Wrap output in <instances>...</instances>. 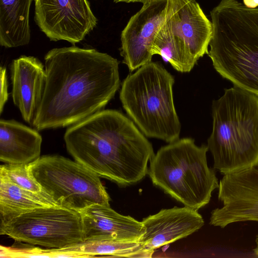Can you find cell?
Segmentation results:
<instances>
[{"label":"cell","instance_id":"cell-19","mask_svg":"<svg viewBox=\"0 0 258 258\" xmlns=\"http://www.w3.org/2000/svg\"><path fill=\"white\" fill-rule=\"evenodd\" d=\"M46 253L71 252L82 257L107 256L132 258L151 257L154 251L147 249L139 242L102 239L83 242L61 248L43 249Z\"/></svg>","mask_w":258,"mask_h":258},{"label":"cell","instance_id":"cell-21","mask_svg":"<svg viewBox=\"0 0 258 258\" xmlns=\"http://www.w3.org/2000/svg\"><path fill=\"white\" fill-rule=\"evenodd\" d=\"M0 113L2 114L9 97L7 70L6 67L2 66L0 68Z\"/></svg>","mask_w":258,"mask_h":258},{"label":"cell","instance_id":"cell-24","mask_svg":"<svg viewBox=\"0 0 258 258\" xmlns=\"http://www.w3.org/2000/svg\"><path fill=\"white\" fill-rule=\"evenodd\" d=\"M256 246L253 249V252L255 255L258 256V235L256 237L255 239Z\"/></svg>","mask_w":258,"mask_h":258},{"label":"cell","instance_id":"cell-10","mask_svg":"<svg viewBox=\"0 0 258 258\" xmlns=\"http://www.w3.org/2000/svg\"><path fill=\"white\" fill-rule=\"evenodd\" d=\"M185 0H150L132 16L121 32L120 55L133 71L151 61L155 38Z\"/></svg>","mask_w":258,"mask_h":258},{"label":"cell","instance_id":"cell-13","mask_svg":"<svg viewBox=\"0 0 258 258\" xmlns=\"http://www.w3.org/2000/svg\"><path fill=\"white\" fill-rule=\"evenodd\" d=\"M142 222L145 231L139 242L153 251L192 234L204 225L198 210L186 206L162 209Z\"/></svg>","mask_w":258,"mask_h":258},{"label":"cell","instance_id":"cell-4","mask_svg":"<svg viewBox=\"0 0 258 258\" xmlns=\"http://www.w3.org/2000/svg\"><path fill=\"white\" fill-rule=\"evenodd\" d=\"M207 146L226 175L258 167V96L233 86L213 101Z\"/></svg>","mask_w":258,"mask_h":258},{"label":"cell","instance_id":"cell-15","mask_svg":"<svg viewBox=\"0 0 258 258\" xmlns=\"http://www.w3.org/2000/svg\"><path fill=\"white\" fill-rule=\"evenodd\" d=\"M81 213L84 241L115 239L139 242L145 231L142 221L121 215L110 206L93 205Z\"/></svg>","mask_w":258,"mask_h":258},{"label":"cell","instance_id":"cell-3","mask_svg":"<svg viewBox=\"0 0 258 258\" xmlns=\"http://www.w3.org/2000/svg\"><path fill=\"white\" fill-rule=\"evenodd\" d=\"M210 16L208 54L214 69L233 86L258 96V7L221 0Z\"/></svg>","mask_w":258,"mask_h":258},{"label":"cell","instance_id":"cell-22","mask_svg":"<svg viewBox=\"0 0 258 258\" xmlns=\"http://www.w3.org/2000/svg\"><path fill=\"white\" fill-rule=\"evenodd\" d=\"M243 4L246 7L254 8L258 7V0H243Z\"/></svg>","mask_w":258,"mask_h":258},{"label":"cell","instance_id":"cell-8","mask_svg":"<svg viewBox=\"0 0 258 258\" xmlns=\"http://www.w3.org/2000/svg\"><path fill=\"white\" fill-rule=\"evenodd\" d=\"M212 31L211 21L196 0H185L158 31L152 54L161 56L178 72H189L208 54Z\"/></svg>","mask_w":258,"mask_h":258},{"label":"cell","instance_id":"cell-7","mask_svg":"<svg viewBox=\"0 0 258 258\" xmlns=\"http://www.w3.org/2000/svg\"><path fill=\"white\" fill-rule=\"evenodd\" d=\"M30 167L43 190L58 206L80 212L93 205L110 206V197L100 177L76 161L44 155Z\"/></svg>","mask_w":258,"mask_h":258},{"label":"cell","instance_id":"cell-11","mask_svg":"<svg viewBox=\"0 0 258 258\" xmlns=\"http://www.w3.org/2000/svg\"><path fill=\"white\" fill-rule=\"evenodd\" d=\"M35 21L51 40L72 44L82 41L97 19L87 0H34Z\"/></svg>","mask_w":258,"mask_h":258},{"label":"cell","instance_id":"cell-23","mask_svg":"<svg viewBox=\"0 0 258 258\" xmlns=\"http://www.w3.org/2000/svg\"><path fill=\"white\" fill-rule=\"evenodd\" d=\"M150 0H113L114 3H143L145 2L148 1Z\"/></svg>","mask_w":258,"mask_h":258},{"label":"cell","instance_id":"cell-12","mask_svg":"<svg viewBox=\"0 0 258 258\" xmlns=\"http://www.w3.org/2000/svg\"><path fill=\"white\" fill-rule=\"evenodd\" d=\"M218 189L223 206L211 212V225L224 228L237 222H258V167L224 175Z\"/></svg>","mask_w":258,"mask_h":258},{"label":"cell","instance_id":"cell-6","mask_svg":"<svg viewBox=\"0 0 258 258\" xmlns=\"http://www.w3.org/2000/svg\"><path fill=\"white\" fill-rule=\"evenodd\" d=\"M174 83L162 64L151 61L126 77L119 94L123 108L144 135L168 143L179 139L181 130Z\"/></svg>","mask_w":258,"mask_h":258},{"label":"cell","instance_id":"cell-5","mask_svg":"<svg viewBox=\"0 0 258 258\" xmlns=\"http://www.w3.org/2000/svg\"><path fill=\"white\" fill-rule=\"evenodd\" d=\"M207 145L193 139H178L162 147L149 162L153 184L184 206L196 210L210 201L219 187L214 169L209 167Z\"/></svg>","mask_w":258,"mask_h":258},{"label":"cell","instance_id":"cell-16","mask_svg":"<svg viewBox=\"0 0 258 258\" xmlns=\"http://www.w3.org/2000/svg\"><path fill=\"white\" fill-rule=\"evenodd\" d=\"M35 128L15 120H0V161L30 164L40 157L42 137Z\"/></svg>","mask_w":258,"mask_h":258},{"label":"cell","instance_id":"cell-20","mask_svg":"<svg viewBox=\"0 0 258 258\" xmlns=\"http://www.w3.org/2000/svg\"><path fill=\"white\" fill-rule=\"evenodd\" d=\"M30 164L2 165L0 175L25 189L35 192L44 191L32 174Z\"/></svg>","mask_w":258,"mask_h":258},{"label":"cell","instance_id":"cell-14","mask_svg":"<svg viewBox=\"0 0 258 258\" xmlns=\"http://www.w3.org/2000/svg\"><path fill=\"white\" fill-rule=\"evenodd\" d=\"M10 76L14 103L23 119L33 125L45 89V67L37 58L23 55L12 61Z\"/></svg>","mask_w":258,"mask_h":258},{"label":"cell","instance_id":"cell-9","mask_svg":"<svg viewBox=\"0 0 258 258\" xmlns=\"http://www.w3.org/2000/svg\"><path fill=\"white\" fill-rule=\"evenodd\" d=\"M0 234L48 248L84 241L81 213L58 205L36 208L0 224Z\"/></svg>","mask_w":258,"mask_h":258},{"label":"cell","instance_id":"cell-18","mask_svg":"<svg viewBox=\"0 0 258 258\" xmlns=\"http://www.w3.org/2000/svg\"><path fill=\"white\" fill-rule=\"evenodd\" d=\"M57 205L45 191L25 189L0 175V220L5 224L36 208Z\"/></svg>","mask_w":258,"mask_h":258},{"label":"cell","instance_id":"cell-17","mask_svg":"<svg viewBox=\"0 0 258 258\" xmlns=\"http://www.w3.org/2000/svg\"><path fill=\"white\" fill-rule=\"evenodd\" d=\"M32 0H0V44L6 48L29 44Z\"/></svg>","mask_w":258,"mask_h":258},{"label":"cell","instance_id":"cell-1","mask_svg":"<svg viewBox=\"0 0 258 258\" xmlns=\"http://www.w3.org/2000/svg\"><path fill=\"white\" fill-rule=\"evenodd\" d=\"M46 80L33 126L37 131L76 124L106 106L120 85L117 60L95 49L55 48L45 54Z\"/></svg>","mask_w":258,"mask_h":258},{"label":"cell","instance_id":"cell-2","mask_svg":"<svg viewBox=\"0 0 258 258\" xmlns=\"http://www.w3.org/2000/svg\"><path fill=\"white\" fill-rule=\"evenodd\" d=\"M64 141L75 161L122 187L144 178L155 155L134 122L113 109L100 110L70 126Z\"/></svg>","mask_w":258,"mask_h":258}]
</instances>
